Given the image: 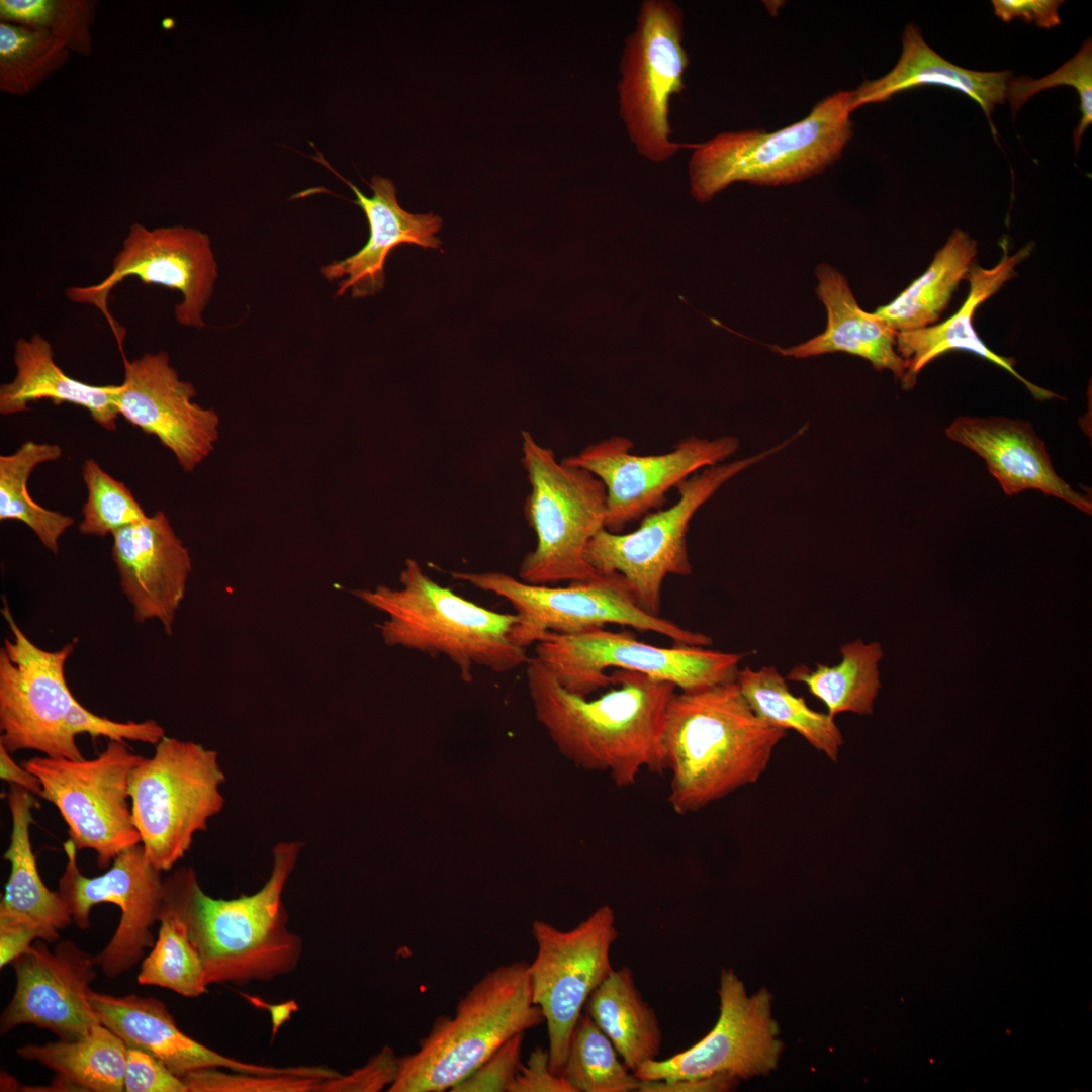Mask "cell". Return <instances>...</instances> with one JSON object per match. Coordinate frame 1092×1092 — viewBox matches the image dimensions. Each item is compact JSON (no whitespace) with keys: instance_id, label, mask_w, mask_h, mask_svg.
Listing matches in <instances>:
<instances>
[{"instance_id":"52","label":"cell","mask_w":1092,"mask_h":1092,"mask_svg":"<svg viewBox=\"0 0 1092 1092\" xmlns=\"http://www.w3.org/2000/svg\"><path fill=\"white\" fill-rule=\"evenodd\" d=\"M255 1006H264L271 1012L273 1022V1034H275L278 1028L289 1019L290 1014L297 1010V1004L294 1001L283 1003L280 1005H268L258 998L246 996Z\"/></svg>"},{"instance_id":"34","label":"cell","mask_w":1092,"mask_h":1092,"mask_svg":"<svg viewBox=\"0 0 1092 1092\" xmlns=\"http://www.w3.org/2000/svg\"><path fill=\"white\" fill-rule=\"evenodd\" d=\"M736 682L759 719L768 725L796 731L831 761H838L844 738L834 718L813 710L803 697L794 695L776 667L753 670L746 666L738 670Z\"/></svg>"},{"instance_id":"35","label":"cell","mask_w":1092,"mask_h":1092,"mask_svg":"<svg viewBox=\"0 0 1092 1092\" xmlns=\"http://www.w3.org/2000/svg\"><path fill=\"white\" fill-rule=\"evenodd\" d=\"M840 653L841 660L835 665L817 663L815 669L798 665L786 679L804 684L834 719L847 712L870 715L881 688L879 661L884 655L881 644H866L857 639L844 644Z\"/></svg>"},{"instance_id":"6","label":"cell","mask_w":1092,"mask_h":1092,"mask_svg":"<svg viewBox=\"0 0 1092 1092\" xmlns=\"http://www.w3.org/2000/svg\"><path fill=\"white\" fill-rule=\"evenodd\" d=\"M544 1022L533 1003L529 963L488 971L461 997L455 1014L441 1015L413 1054L399 1057L388 1092L451 1090L512 1036Z\"/></svg>"},{"instance_id":"16","label":"cell","mask_w":1092,"mask_h":1092,"mask_svg":"<svg viewBox=\"0 0 1092 1092\" xmlns=\"http://www.w3.org/2000/svg\"><path fill=\"white\" fill-rule=\"evenodd\" d=\"M112 264L111 273L101 282L70 287L66 295L73 302L93 305L102 312L121 352L125 330L111 315L108 299L112 289L129 276L179 291L182 300L174 307L176 321L186 327H205L202 314L217 278V263L207 234L182 225L150 230L133 222Z\"/></svg>"},{"instance_id":"43","label":"cell","mask_w":1092,"mask_h":1092,"mask_svg":"<svg viewBox=\"0 0 1092 1092\" xmlns=\"http://www.w3.org/2000/svg\"><path fill=\"white\" fill-rule=\"evenodd\" d=\"M205 1068L180 1077L188 1092H315L323 1079L300 1074L259 1075Z\"/></svg>"},{"instance_id":"30","label":"cell","mask_w":1092,"mask_h":1092,"mask_svg":"<svg viewBox=\"0 0 1092 1092\" xmlns=\"http://www.w3.org/2000/svg\"><path fill=\"white\" fill-rule=\"evenodd\" d=\"M14 379L0 387V414L29 411L28 404L50 399L56 405L71 403L86 408L93 421L107 431L117 428L118 385H92L68 376L55 362L53 347L39 334L20 338L14 346Z\"/></svg>"},{"instance_id":"51","label":"cell","mask_w":1092,"mask_h":1092,"mask_svg":"<svg viewBox=\"0 0 1092 1092\" xmlns=\"http://www.w3.org/2000/svg\"><path fill=\"white\" fill-rule=\"evenodd\" d=\"M0 778L10 785H16L25 789L34 796L41 797L42 795V787L39 780L23 765H18L11 757L10 752L1 744Z\"/></svg>"},{"instance_id":"31","label":"cell","mask_w":1092,"mask_h":1092,"mask_svg":"<svg viewBox=\"0 0 1092 1092\" xmlns=\"http://www.w3.org/2000/svg\"><path fill=\"white\" fill-rule=\"evenodd\" d=\"M16 1052L55 1072L49 1091H124L127 1046L102 1023L78 1039L25 1044Z\"/></svg>"},{"instance_id":"12","label":"cell","mask_w":1092,"mask_h":1092,"mask_svg":"<svg viewBox=\"0 0 1092 1092\" xmlns=\"http://www.w3.org/2000/svg\"><path fill=\"white\" fill-rule=\"evenodd\" d=\"M798 436L800 433L750 457L694 473L675 486L678 499L674 505L646 514L636 530L625 534L605 528L599 531L585 547V561L600 573L621 574L639 607L660 616L665 577L692 573L687 534L694 514L729 479L778 453Z\"/></svg>"},{"instance_id":"2","label":"cell","mask_w":1092,"mask_h":1092,"mask_svg":"<svg viewBox=\"0 0 1092 1092\" xmlns=\"http://www.w3.org/2000/svg\"><path fill=\"white\" fill-rule=\"evenodd\" d=\"M786 735L787 730L754 714L736 680L697 692L675 691L662 733L672 810L696 813L755 784Z\"/></svg>"},{"instance_id":"19","label":"cell","mask_w":1092,"mask_h":1092,"mask_svg":"<svg viewBox=\"0 0 1092 1092\" xmlns=\"http://www.w3.org/2000/svg\"><path fill=\"white\" fill-rule=\"evenodd\" d=\"M633 447L629 438L612 436L562 460L586 469L604 483L605 529L612 533H622L629 523L662 509L671 488L699 469L719 464L733 455L739 441L731 436L713 440L691 436L667 453L647 456L634 454Z\"/></svg>"},{"instance_id":"41","label":"cell","mask_w":1092,"mask_h":1092,"mask_svg":"<svg viewBox=\"0 0 1092 1092\" xmlns=\"http://www.w3.org/2000/svg\"><path fill=\"white\" fill-rule=\"evenodd\" d=\"M82 476L87 499L82 509L79 531L83 535L105 537L131 524L146 520L142 506L131 490L113 478L94 459L84 462Z\"/></svg>"},{"instance_id":"37","label":"cell","mask_w":1092,"mask_h":1092,"mask_svg":"<svg viewBox=\"0 0 1092 1092\" xmlns=\"http://www.w3.org/2000/svg\"><path fill=\"white\" fill-rule=\"evenodd\" d=\"M158 921V938L151 952L141 963L138 983L163 987L188 998L206 993L208 984L202 961L189 938L186 922L164 883Z\"/></svg>"},{"instance_id":"26","label":"cell","mask_w":1092,"mask_h":1092,"mask_svg":"<svg viewBox=\"0 0 1092 1092\" xmlns=\"http://www.w3.org/2000/svg\"><path fill=\"white\" fill-rule=\"evenodd\" d=\"M945 434L986 461L1005 494L1038 489L1091 515L1090 496L1074 490L1056 473L1044 442L1029 422L961 416L946 428Z\"/></svg>"},{"instance_id":"21","label":"cell","mask_w":1092,"mask_h":1092,"mask_svg":"<svg viewBox=\"0 0 1092 1092\" xmlns=\"http://www.w3.org/2000/svg\"><path fill=\"white\" fill-rule=\"evenodd\" d=\"M195 395L192 383L181 380L169 355L160 351L131 361L124 358L115 402L119 416L158 438L181 468L191 472L213 451L219 426L216 412L194 402Z\"/></svg>"},{"instance_id":"25","label":"cell","mask_w":1092,"mask_h":1092,"mask_svg":"<svg viewBox=\"0 0 1092 1092\" xmlns=\"http://www.w3.org/2000/svg\"><path fill=\"white\" fill-rule=\"evenodd\" d=\"M1002 256L991 268L973 265L967 276L970 288L967 298L958 311L947 320L921 329L896 333V350L906 362V372L901 380L904 389H912L922 369L937 357L953 350L976 354L996 364L1022 382L1038 400L1063 398L1039 387L1015 369V360L996 354L980 339L973 326V317L981 303L994 295L1016 273L1015 268L1032 252L1028 243L1015 254L1009 253L1007 240L1001 244Z\"/></svg>"},{"instance_id":"46","label":"cell","mask_w":1092,"mask_h":1092,"mask_svg":"<svg viewBox=\"0 0 1092 1092\" xmlns=\"http://www.w3.org/2000/svg\"><path fill=\"white\" fill-rule=\"evenodd\" d=\"M398 1071L399 1057L385 1045L364 1066L350 1074L324 1080L315 1092H378L392 1085Z\"/></svg>"},{"instance_id":"10","label":"cell","mask_w":1092,"mask_h":1092,"mask_svg":"<svg viewBox=\"0 0 1092 1092\" xmlns=\"http://www.w3.org/2000/svg\"><path fill=\"white\" fill-rule=\"evenodd\" d=\"M684 40L681 7L672 0H644L619 61V116L635 151L653 163L697 144L674 141L670 123L671 100L685 90L690 65Z\"/></svg>"},{"instance_id":"17","label":"cell","mask_w":1092,"mask_h":1092,"mask_svg":"<svg viewBox=\"0 0 1092 1092\" xmlns=\"http://www.w3.org/2000/svg\"><path fill=\"white\" fill-rule=\"evenodd\" d=\"M720 1013L700 1041L665 1060H649L635 1076L641 1081L698 1079L729 1075L738 1080L767 1075L779 1064L783 1042L772 1017V997L762 988L748 995L744 983L723 969L718 990Z\"/></svg>"},{"instance_id":"20","label":"cell","mask_w":1092,"mask_h":1092,"mask_svg":"<svg viewBox=\"0 0 1092 1092\" xmlns=\"http://www.w3.org/2000/svg\"><path fill=\"white\" fill-rule=\"evenodd\" d=\"M36 939L10 964L16 975L14 994L0 1017V1033L30 1024L58 1039L74 1040L100 1023L88 1000L97 977L95 957L74 941L56 942L53 949Z\"/></svg>"},{"instance_id":"44","label":"cell","mask_w":1092,"mask_h":1092,"mask_svg":"<svg viewBox=\"0 0 1092 1092\" xmlns=\"http://www.w3.org/2000/svg\"><path fill=\"white\" fill-rule=\"evenodd\" d=\"M67 724L74 737L87 733L93 738L104 736L114 741L134 740L156 745L166 736L164 728L155 720L115 722L92 713L78 700L72 706Z\"/></svg>"},{"instance_id":"38","label":"cell","mask_w":1092,"mask_h":1092,"mask_svg":"<svg viewBox=\"0 0 1092 1092\" xmlns=\"http://www.w3.org/2000/svg\"><path fill=\"white\" fill-rule=\"evenodd\" d=\"M71 52L46 30L0 21V90L32 92L70 59Z\"/></svg>"},{"instance_id":"48","label":"cell","mask_w":1092,"mask_h":1092,"mask_svg":"<svg viewBox=\"0 0 1092 1092\" xmlns=\"http://www.w3.org/2000/svg\"><path fill=\"white\" fill-rule=\"evenodd\" d=\"M508 1092H574L561 1076L550 1069L549 1053L541 1046L531 1052L526 1065L520 1064Z\"/></svg>"},{"instance_id":"4","label":"cell","mask_w":1092,"mask_h":1092,"mask_svg":"<svg viewBox=\"0 0 1092 1092\" xmlns=\"http://www.w3.org/2000/svg\"><path fill=\"white\" fill-rule=\"evenodd\" d=\"M399 580V588L380 584L352 592L388 616L378 626L387 645L443 655L466 681L472 679L475 666L508 672L527 663L526 649L512 638L519 621L516 614L495 612L465 599L431 578L412 558L406 559Z\"/></svg>"},{"instance_id":"22","label":"cell","mask_w":1092,"mask_h":1092,"mask_svg":"<svg viewBox=\"0 0 1092 1092\" xmlns=\"http://www.w3.org/2000/svg\"><path fill=\"white\" fill-rule=\"evenodd\" d=\"M112 537V558L134 620L140 624L158 620L171 635L192 569L187 548L162 511Z\"/></svg>"},{"instance_id":"5","label":"cell","mask_w":1092,"mask_h":1092,"mask_svg":"<svg viewBox=\"0 0 1092 1092\" xmlns=\"http://www.w3.org/2000/svg\"><path fill=\"white\" fill-rule=\"evenodd\" d=\"M852 112L851 91H838L779 130L725 131L697 143L688 163L692 196L705 203L736 182L781 186L821 174L851 140Z\"/></svg>"},{"instance_id":"28","label":"cell","mask_w":1092,"mask_h":1092,"mask_svg":"<svg viewBox=\"0 0 1092 1092\" xmlns=\"http://www.w3.org/2000/svg\"><path fill=\"white\" fill-rule=\"evenodd\" d=\"M815 275L816 292L827 312L825 330L802 344L774 351L795 358L843 352L902 380L907 366L896 350V332L859 306L846 278L835 268L820 264Z\"/></svg>"},{"instance_id":"7","label":"cell","mask_w":1092,"mask_h":1092,"mask_svg":"<svg viewBox=\"0 0 1092 1092\" xmlns=\"http://www.w3.org/2000/svg\"><path fill=\"white\" fill-rule=\"evenodd\" d=\"M522 464L531 490L524 515L537 544L519 566V579L532 584L582 580L596 576L584 559L589 540L605 528L604 483L584 468L557 462L551 449L522 431Z\"/></svg>"},{"instance_id":"39","label":"cell","mask_w":1092,"mask_h":1092,"mask_svg":"<svg viewBox=\"0 0 1092 1092\" xmlns=\"http://www.w3.org/2000/svg\"><path fill=\"white\" fill-rule=\"evenodd\" d=\"M609 1037L586 1013L573 1030L561 1076L574 1092L638 1091L641 1080L630 1073Z\"/></svg>"},{"instance_id":"11","label":"cell","mask_w":1092,"mask_h":1092,"mask_svg":"<svg viewBox=\"0 0 1092 1092\" xmlns=\"http://www.w3.org/2000/svg\"><path fill=\"white\" fill-rule=\"evenodd\" d=\"M535 646V657L567 691L589 697L612 685L610 668L637 671L697 692L736 680L746 653L707 646L661 647L639 641L633 633L604 628L576 634L548 633Z\"/></svg>"},{"instance_id":"33","label":"cell","mask_w":1092,"mask_h":1092,"mask_svg":"<svg viewBox=\"0 0 1092 1092\" xmlns=\"http://www.w3.org/2000/svg\"><path fill=\"white\" fill-rule=\"evenodd\" d=\"M976 254V240L962 230H953L926 271L872 314L896 333L933 325L960 282L967 279Z\"/></svg>"},{"instance_id":"24","label":"cell","mask_w":1092,"mask_h":1092,"mask_svg":"<svg viewBox=\"0 0 1092 1092\" xmlns=\"http://www.w3.org/2000/svg\"><path fill=\"white\" fill-rule=\"evenodd\" d=\"M315 161L330 169L355 193L353 202L361 207L369 225L366 244L355 254L334 261L321 268L328 281L341 280L336 296L347 291L355 298L371 296L384 286V265L391 250L400 244H415L424 249H439L441 241L436 234L442 228V219L434 213L414 214L405 211L396 198L392 180L373 176L368 184L372 196H366L350 181L337 173L317 151Z\"/></svg>"},{"instance_id":"32","label":"cell","mask_w":1092,"mask_h":1092,"mask_svg":"<svg viewBox=\"0 0 1092 1092\" xmlns=\"http://www.w3.org/2000/svg\"><path fill=\"white\" fill-rule=\"evenodd\" d=\"M585 1009L633 1072L659 1055L662 1034L656 1012L642 998L630 968L613 970L593 991Z\"/></svg>"},{"instance_id":"29","label":"cell","mask_w":1092,"mask_h":1092,"mask_svg":"<svg viewBox=\"0 0 1092 1092\" xmlns=\"http://www.w3.org/2000/svg\"><path fill=\"white\" fill-rule=\"evenodd\" d=\"M1010 71L982 72L959 67L942 58L924 40L914 24L902 34V52L895 67L885 76L867 80L851 91V108L888 101L901 91L920 86L953 88L976 101L989 122L997 104L1004 103Z\"/></svg>"},{"instance_id":"1","label":"cell","mask_w":1092,"mask_h":1092,"mask_svg":"<svg viewBox=\"0 0 1092 1092\" xmlns=\"http://www.w3.org/2000/svg\"><path fill=\"white\" fill-rule=\"evenodd\" d=\"M526 664L537 720L566 758L608 774L620 788L635 784L642 770L665 771L662 733L673 684L615 669V688L589 699L564 689L535 656Z\"/></svg>"},{"instance_id":"13","label":"cell","mask_w":1092,"mask_h":1092,"mask_svg":"<svg viewBox=\"0 0 1092 1092\" xmlns=\"http://www.w3.org/2000/svg\"><path fill=\"white\" fill-rule=\"evenodd\" d=\"M145 757L124 741L110 740L92 759L34 756L22 763L54 804L78 850L92 849L106 869L123 850L141 843L129 804V778Z\"/></svg>"},{"instance_id":"14","label":"cell","mask_w":1092,"mask_h":1092,"mask_svg":"<svg viewBox=\"0 0 1092 1092\" xmlns=\"http://www.w3.org/2000/svg\"><path fill=\"white\" fill-rule=\"evenodd\" d=\"M3 603L10 636L0 648V744L10 753L31 749L83 759L67 724L77 699L65 677L66 661L78 639L56 651L41 649L18 626L5 599Z\"/></svg>"},{"instance_id":"3","label":"cell","mask_w":1092,"mask_h":1092,"mask_svg":"<svg viewBox=\"0 0 1092 1092\" xmlns=\"http://www.w3.org/2000/svg\"><path fill=\"white\" fill-rule=\"evenodd\" d=\"M302 846L301 842L275 845L269 879L252 895L212 898L190 867L175 870L163 882L186 922L208 986L267 982L296 968L302 941L287 928L282 894Z\"/></svg>"},{"instance_id":"50","label":"cell","mask_w":1092,"mask_h":1092,"mask_svg":"<svg viewBox=\"0 0 1092 1092\" xmlns=\"http://www.w3.org/2000/svg\"><path fill=\"white\" fill-rule=\"evenodd\" d=\"M729 1075H717L698 1079L641 1081L640 1092H716L727 1091L739 1082Z\"/></svg>"},{"instance_id":"47","label":"cell","mask_w":1092,"mask_h":1092,"mask_svg":"<svg viewBox=\"0 0 1092 1092\" xmlns=\"http://www.w3.org/2000/svg\"><path fill=\"white\" fill-rule=\"evenodd\" d=\"M125 1092H188L184 1081L161 1061L141 1050L127 1048Z\"/></svg>"},{"instance_id":"40","label":"cell","mask_w":1092,"mask_h":1092,"mask_svg":"<svg viewBox=\"0 0 1092 1092\" xmlns=\"http://www.w3.org/2000/svg\"><path fill=\"white\" fill-rule=\"evenodd\" d=\"M93 0H1L0 20L50 32L71 53H93Z\"/></svg>"},{"instance_id":"49","label":"cell","mask_w":1092,"mask_h":1092,"mask_svg":"<svg viewBox=\"0 0 1092 1092\" xmlns=\"http://www.w3.org/2000/svg\"><path fill=\"white\" fill-rule=\"evenodd\" d=\"M1060 0H993L994 12L1003 22L1020 18L1041 28H1053L1061 23Z\"/></svg>"},{"instance_id":"42","label":"cell","mask_w":1092,"mask_h":1092,"mask_svg":"<svg viewBox=\"0 0 1092 1092\" xmlns=\"http://www.w3.org/2000/svg\"><path fill=\"white\" fill-rule=\"evenodd\" d=\"M1058 85L1075 88L1079 95L1081 119L1074 130L1076 151L1082 135L1092 122V44L1088 39L1080 51L1058 70L1040 78H1011L1006 90V99L1015 114L1021 106L1036 93Z\"/></svg>"},{"instance_id":"8","label":"cell","mask_w":1092,"mask_h":1092,"mask_svg":"<svg viewBox=\"0 0 1092 1092\" xmlns=\"http://www.w3.org/2000/svg\"><path fill=\"white\" fill-rule=\"evenodd\" d=\"M225 781L217 752L192 741L164 736L150 758L131 771L133 823L147 859L171 870L190 849L195 833L224 807Z\"/></svg>"},{"instance_id":"36","label":"cell","mask_w":1092,"mask_h":1092,"mask_svg":"<svg viewBox=\"0 0 1092 1092\" xmlns=\"http://www.w3.org/2000/svg\"><path fill=\"white\" fill-rule=\"evenodd\" d=\"M62 454L58 444L26 441L14 453L0 456V520L24 523L54 554L74 519L39 506L29 494L28 479L38 465L56 461Z\"/></svg>"},{"instance_id":"15","label":"cell","mask_w":1092,"mask_h":1092,"mask_svg":"<svg viewBox=\"0 0 1092 1092\" xmlns=\"http://www.w3.org/2000/svg\"><path fill=\"white\" fill-rule=\"evenodd\" d=\"M532 934L537 943L529 964L532 1000L546 1022L550 1069L561 1075L582 1008L614 970L610 950L618 937L616 916L605 904L567 931L535 920Z\"/></svg>"},{"instance_id":"27","label":"cell","mask_w":1092,"mask_h":1092,"mask_svg":"<svg viewBox=\"0 0 1092 1092\" xmlns=\"http://www.w3.org/2000/svg\"><path fill=\"white\" fill-rule=\"evenodd\" d=\"M7 803L12 828L3 858L10 863V874L0 903V925H22L33 930L38 939L56 943L60 930L73 919L60 892L44 885L37 869L30 826L38 801L25 789L10 785Z\"/></svg>"},{"instance_id":"18","label":"cell","mask_w":1092,"mask_h":1092,"mask_svg":"<svg viewBox=\"0 0 1092 1092\" xmlns=\"http://www.w3.org/2000/svg\"><path fill=\"white\" fill-rule=\"evenodd\" d=\"M67 864L59 880V892L80 929L90 926V912L99 903H113L121 916L114 934L95 957L107 978L134 967L155 943L152 927L158 921L163 898L161 871L146 857L142 844L121 851L111 867L97 877L84 876L77 863V847L64 842Z\"/></svg>"},{"instance_id":"45","label":"cell","mask_w":1092,"mask_h":1092,"mask_svg":"<svg viewBox=\"0 0 1092 1092\" xmlns=\"http://www.w3.org/2000/svg\"><path fill=\"white\" fill-rule=\"evenodd\" d=\"M523 1036L524 1032H521L509 1038L450 1091L508 1092L521 1064Z\"/></svg>"},{"instance_id":"9","label":"cell","mask_w":1092,"mask_h":1092,"mask_svg":"<svg viewBox=\"0 0 1092 1092\" xmlns=\"http://www.w3.org/2000/svg\"><path fill=\"white\" fill-rule=\"evenodd\" d=\"M451 576L510 603L518 616L512 638L522 647L548 633L576 634L606 624L629 626L670 638L674 644L710 646L712 639L642 610L619 573H598L567 586L524 582L500 571L452 572Z\"/></svg>"},{"instance_id":"23","label":"cell","mask_w":1092,"mask_h":1092,"mask_svg":"<svg viewBox=\"0 0 1092 1092\" xmlns=\"http://www.w3.org/2000/svg\"><path fill=\"white\" fill-rule=\"evenodd\" d=\"M88 1000L100 1023L121 1038L127 1048L155 1057L178 1077L205 1068L259 1075L321 1077L324 1073L320 1066L275 1067L221 1055L185 1034L165 1003L155 997L112 996L90 989Z\"/></svg>"}]
</instances>
